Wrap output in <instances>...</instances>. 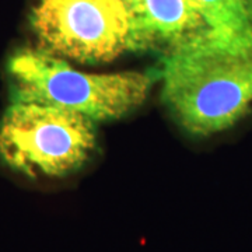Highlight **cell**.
Wrapping results in <instances>:
<instances>
[{"label":"cell","mask_w":252,"mask_h":252,"mask_svg":"<svg viewBox=\"0 0 252 252\" xmlns=\"http://www.w3.org/2000/svg\"><path fill=\"white\" fill-rule=\"evenodd\" d=\"M7 74L11 102L73 111L94 122L115 121L139 108L153 83L146 73L80 72L41 48H24L11 55Z\"/></svg>","instance_id":"cell-2"},{"label":"cell","mask_w":252,"mask_h":252,"mask_svg":"<svg viewBox=\"0 0 252 252\" xmlns=\"http://www.w3.org/2000/svg\"><path fill=\"white\" fill-rule=\"evenodd\" d=\"M193 3L217 34H252V0H193Z\"/></svg>","instance_id":"cell-6"},{"label":"cell","mask_w":252,"mask_h":252,"mask_svg":"<svg viewBox=\"0 0 252 252\" xmlns=\"http://www.w3.org/2000/svg\"><path fill=\"white\" fill-rule=\"evenodd\" d=\"M94 124L79 112L11 102L0 121V158L30 178H62L89 161Z\"/></svg>","instance_id":"cell-3"},{"label":"cell","mask_w":252,"mask_h":252,"mask_svg":"<svg viewBox=\"0 0 252 252\" xmlns=\"http://www.w3.org/2000/svg\"><path fill=\"white\" fill-rule=\"evenodd\" d=\"M31 27L39 48L79 63H105L127 49L124 0H34Z\"/></svg>","instance_id":"cell-4"},{"label":"cell","mask_w":252,"mask_h":252,"mask_svg":"<svg viewBox=\"0 0 252 252\" xmlns=\"http://www.w3.org/2000/svg\"><path fill=\"white\" fill-rule=\"evenodd\" d=\"M161 98L192 136L233 127L252 105V34L210 31L164 55Z\"/></svg>","instance_id":"cell-1"},{"label":"cell","mask_w":252,"mask_h":252,"mask_svg":"<svg viewBox=\"0 0 252 252\" xmlns=\"http://www.w3.org/2000/svg\"><path fill=\"white\" fill-rule=\"evenodd\" d=\"M127 49L168 54L212 31L193 0H124Z\"/></svg>","instance_id":"cell-5"}]
</instances>
